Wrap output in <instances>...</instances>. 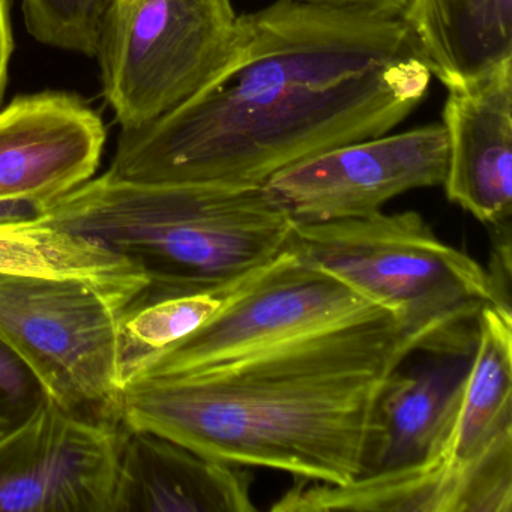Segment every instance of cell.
<instances>
[{
    "label": "cell",
    "instance_id": "obj_1",
    "mask_svg": "<svg viewBox=\"0 0 512 512\" xmlns=\"http://www.w3.org/2000/svg\"><path fill=\"white\" fill-rule=\"evenodd\" d=\"M403 17L275 0L242 14L220 76L175 112L121 130L125 181L263 187L320 152L392 133L430 91Z\"/></svg>",
    "mask_w": 512,
    "mask_h": 512
},
{
    "label": "cell",
    "instance_id": "obj_2",
    "mask_svg": "<svg viewBox=\"0 0 512 512\" xmlns=\"http://www.w3.org/2000/svg\"><path fill=\"white\" fill-rule=\"evenodd\" d=\"M412 353L383 314L202 376L139 380L122 394V424L212 460L343 485L364 470L377 398Z\"/></svg>",
    "mask_w": 512,
    "mask_h": 512
},
{
    "label": "cell",
    "instance_id": "obj_3",
    "mask_svg": "<svg viewBox=\"0 0 512 512\" xmlns=\"http://www.w3.org/2000/svg\"><path fill=\"white\" fill-rule=\"evenodd\" d=\"M40 220L95 239L148 280L209 287L265 265L289 244L295 220L262 187L154 184L109 172L53 203Z\"/></svg>",
    "mask_w": 512,
    "mask_h": 512
},
{
    "label": "cell",
    "instance_id": "obj_4",
    "mask_svg": "<svg viewBox=\"0 0 512 512\" xmlns=\"http://www.w3.org/2000/svg\"><path fill=\"white\" fill-rule=\"evenodd\" d=\"M290 248L394 316L413 352L473 355L479 316L502 304L487 269L418 212L295 223Z\"/></svg>",
    "mask_w": 512,
    "mask_h": 512
},
{
    "label": "cell",
    "instance_id": "obj_5",
    "mask_svg": "<svg viewBox=\"0 0 512 512\" xmlns=\"http://www.w3.org/2000/svg\"><path fill=\"white\" fill-rule=\"evenodd\" d=\"M239 35L232 0H112L95 56L121 130L145 127L202 94Z\"/></svg>",
    "mask_w": 512,
    "mask_h": 512
},
{
    "label": "cell",
    "instance_id": "obj_6",
    "mask_svg": "<svg viewBox=\"0 0 512 512\" xmlns=\"http://www.w3.org/2000/svg\"><path fill=\"white\" fill-rule=\"evenodd\" d=\"M0 340L47 397L95 424L122 425L115 308L80 281L0 275Z\"/></svg>",
    "mask_w": 512,
    "mask_h": 512
},
{
    "label": "cell",
    "instance_id": "obj_7",
    "mask_svg": "<svg viewBox=\"0 0 512 512\" xmlns=\"http://www.w3.org/2000/svg\"><path fill=\"white\" fill-rule=\"evenodd\" d=\"M383 314L391 313L287 245L236 301L163 353L139 380L202 376Z\"/></svg>",
    "mask_w": 512,
    "mask_h": 512
},
{
    "label": "cell",
    "instance_id": "obj_8",
    "mask_svg": "<svg viewBox=\"0 0 512 512\" xmlns=\"http://www.w3.org/2000/svg\"><path fill=\"white\" fill-rule=\"evenodd\" d=\"M448 166L442 122L320 152L280 170L266 196L295 223L365 218L401 194L440 187Z\"/></svg>",
    "mask_w": 512,
    "mask_h": 512
},
{
    "label": "cell",
    "instance_id": "obj_9",
    "mask_svg": "<svg viewBox=\"0 0 512 512\" xmlns=\"http://www.w3.org/2000/svg\"><path fill=\"white\" fill-rule=\"evenodd\" d=\"M121 434L47 398L0 436V512H112Z\"/></svg>",
    "mask_w": 512,
    "mask_h": 512
},
{
    "label": "cell",
    "instance_id": "obj_10",
    "mask_svg": "<svg viewBox=\"0 0 512 512\" xmlns=\"http://www.w3.org/2000/svg\"><path fill=\"white\" fill-rule=\"evenodd\" d=\"M106 145L101 116L79 95H19L0 109V223L34 220L94 178Z\"/></svg>",
    "mask_w": 512,
    "mask_h": 512
},
{
    "label": "cell",
    "instance_id": "obj_11",
    "mask_svg": "<svg viewBox=\"0 0 512 512\" xmlns=\"http://www.w3.org/2000/svg\"><path fill=\"white\" fill-rule=\"evenodd\" d=\"M446 91V197L490 229L511 223L512 58Z\"/></svg>",
    "mask_w": 512,
    "mask_h": 512
},
{
    "label": "cell",
    "instance_id": "obj_12",
    "mask_svg": "<svg viewBox=\"0 0 512 512\" xmlns=\"http://www.w3.org/2000/svg\"><path fill=\"white\" fill-rule=\"evenodd\" d=\"M473 355H431L386 380L361 475L446 460ZM359 475V476H361Z\"/></svg>",
    "mask_w": 512,
    "mask_h": 512
},
{
    "label": "cell",
    "instance_id": "obj_13",
    "mask_svg": "<svg viewBox=\"0 0 512 512\" xmlns=\"http://www.w3.org/2000/svg\"><path fill=\"white\" fill-rule=\"evenodd\" d=\"M248 467L122 424L112 512H254Z\"/></svg>",
    "mask_w": 512,
    "mask_h": 512
},
{
    "label": "cell",
    "instance_id": "obj_14",
    "mask_svg": "<svg viewBox=\"0 0 512 512\" xmlns=\"http://www.w3.org/2000/svg\"><path fill=\"white\" fill-rule=\"evenodd\" d=\"M271 511L511 512L512 478L440 460L361 475L343 485L296 479Z\"/></svg>",
    "mask_w": 512,
    "mask_h": 512
},
{
    "label": "cell",
    "instance_id": "obj_15",
    "mask_svg": "<svg viewBox=\"0 0 512 512\" xmlns=\"http://www.w3.org/2000/svg\"><path fill=\"white\" fill-rule=\"evenodd\" d=\"M446 460L467 472H512V310L481 311Z\"/></svg>",
    "mask_w": 512,
    "mask_h": 512
},
{
    "label": "cell",
    "instance_id": "obj_16",
    "mask_svg": "<svg viewBox=\"0 0 512 512\" xmlns=\"http://www.w3.org/2000/svg\"><path fill=\"white\" fill-rule=\"evenodd\" d=\"M268 263L217 286L185 287L148 280L119 305L115 310L116 373L122 391L163 353L226 310Z\"/></svg>",
    "mask_w": 512,
    "mask_h": 512
},
{
    "label": "cell",
    "instance_id": "obj_17",
    "mask_svg": "<svg viewBox=\"0 0 512 512\" xmlns=\"http://www.w3.org/2000/svg\"><path fill=\"white\" fill-rule=\"evenodd\" d=\"M0 275L80 281L115 310L148 283L127 257L40 218L0 223Z\"/></svg>",
    "mask_w": 512,
    "mask_h": 512
},
{
    "label": "cell",
    "instance_id": "obj_18",
    "mask_svg": "<svg viewBox=\"0 0 512 512\" xmlns=\"http://www.w3.org/2000/svg\"><path fill=\"white\" fill-rule=\"evenodd\" d=\"M404 22L445 88L512 58V0H412Z\"/></svg>",
    "mask_w": 512,
    "mask_h": 512
},
{
    "label": "cell",
    "instance_id": "obj_19",
    "mask_svg": "<svg viewBox=\"0 0 512 512\" xmlns=\"http://www.w3.org/2000/svg\"><path fill=\"white\" fill-rule=\"evenodd\" d=\"M112 0H22L31 37L44 46L94 58Z\"/></svg>",
    "mask_w": 512,
    "mask_h": 512
},
{
    "label": "cell",
    "instance_id": "obj_20",
    "mask_svg": "<svg viewBox=\"0 0 512 512\" xmlns=\"http://www.w3.org/2000/svg\"><path fill=\"white\" fill-rule=\"evenodd\" d=\"M47 398L34 371L0 340V436L22 424Z\"/></svg>",
    "mask_w": 512,
    "mask_h": 512
},
{
    "label": "cell",
    "instance_id": "obj_21",
    "mask_svg": "<svg viewBox=\"0 0 512 512\" xmlns=\"http://www.w3.org/2000/svg\"><path fill=\"white\" fill-rule=\"evenodd\" d=\"M14 53L13 23H11V0H0V109L7 92L8 73Z\"/></svg>",
    "mask_w": 512,
    "mask_h": 512
},
{
    "label": "cell",
    "instance_id": "obj_22",
    "mask_svg": "<svg viewBox=\"0 0 512 512\" xmlns=\"http://www.w3.org/2000/svg\"><path fill=\"white\" fill-rule=\"evenodd\" d=\"M304 4L331 8H359V10L377 11L391 16H406L412 0H298Z\"/></svg>",
    "mask_w": 512,
    "mask_h": 512
}]
</instances>
